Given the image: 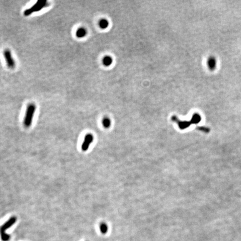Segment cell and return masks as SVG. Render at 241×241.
<instances>
[{"instance_id": "5", "label": "cell", "mask_w": 241, "mask_h": 241, "mask_svg": "<svg viewBox=\"0 0 241 241\" xmlns=\"http://www.w3.org/2000/svg\"><path fill=\"white\" fill-rule=\"evenodd\" d=\"M93 136L91 133H88L87 135H86L85 137H84L83 144L82 145V149L83 151H86L87 150H88L89 146H90L91 143L93 142Z\"/></svg>"}, {"instance_id": "13", "label": "cell", "mask_w": 241, "mask_h": 241, "mask_svg": "<svg viewBox=\"0 0 241 241\" xmlns=\"http://www.w3.org/2000/svg\"><path fill=\"white\" fill-rule=\"evenodd\" d=\"M108 227L105 223H102L100 225V230L101 233L103 234H106L108 232Z\"/></svg>"}, {"instance_id": "8", "label": "cell", "mask_w": 241, "mask_h": 241, "mask_svg": "<svg viewBox=\"0 0 241 241\" xmlns=\"http://www.w3.org/2000/svg\"><path fill=\"white\" fill-rule=\"evenodd\" d=\"M87 33L88 32L87 29L82 27V28H79V29H77L75 33V35L77 38H83L86 36Z\"/></svg>"}, {"instance_id": "4", "label": "cell", "mask_w": 241, "mask_h": 241, "mask_svg": "<svg viewBox=\"0 0 241 241\" xmlns=\"http://www.w3.org/2000/svg\"><path fill=\"white\" fill-rule=\"evenodd\" d=\"M4 56L7 63V66L10 69H14L16 65V63L12 56V53L9 49H6L4 51Z\"/></svg>"}, {"instance_id": "10", "label": "cell", "mask_w": 241, "mask_h": 241, "mask_svg": "<svg viewBox=\"0 0 241 241\" xmlns=\"http://www.w3.org/2000/svg\"><path fill=\"white\" fill-rule=\"evenodd\" d=\"M202 120V117L200 116L199 114L198 113H195L193 115L192 118L190 120V122L192 124H194V125H197Z\"/></svg>"}, {"instance_id": "3", "label": "cell", "mask_w": 241, "mask_h": 241, "mask_svg": "<svg viewBox=\"0 0 241 241\" xmlns=\"http://www.w3.org/2000/svg\"><path fill=\"white\" fill-rule=\"evenodd\" d=\"M48 6H49V3L46 0H39V1H37L33 6L26 9L24 11V14L25 16H30L34 12L40 11Z\"/></svg>"}, {"instance_id": "11", "label": "cell", "mask_w": 241, "mask_h": 241, "mask_svg": "<svg viewBox=\"0 0 241 241\" xmlns=\"http://www.w3.org/2000/svg\"><path fill=\"white\" fill-rule=\"evenodd\" d=\"M98 24H99V28L101 29H106L107 28H108V27L109 26L110 22H109L108 20H107L106 19H102L99 20Z\"/></svg>"}, {"instance_id": "1", "label": "cell", "mask_w": 241, "mask_h": 241, "mask_svg": "<svg viewBox=\"0 0 241 241\" xmlns=\"http://www.w3.org/2000/svg\"><path fill=\"white\" fill-rule=\"evenodd\" d=\"M16 221L17 218L15 217V216H13L0 227V235H1V238L2 241H9L10 239V235L6 233V231L9 228H10L12 225H14L15 223L16 222Z\"/></svg>"}, {"instance_id": "7", "label": "cell", "mask_w": 241, "mask_h": 241, "mask_svg": "<svg viewBox=\"0 0 241 241\" xmlns=\"http://www.w3.org/2000/svg\"><path fill=\"white\" fill-rule=\"evenodd\" d=\"M207 65L209 70L213 71L215 70L217 67V60L214 56H210L209 57L207 60Z\"/></svg>"}, {"instance_id": "2", "label": "cell", "mask_w": 241, "mask_h": 241, "mask_svg": "<svg viewBox=\"0 0 241 241\" xmlns=\"http://www.w3.org/2000/svg\"><path fill=\"white\" fill-rule=\"evenodd\" d=\"M36 110V106L34 103L29 104L27 107L24 120V125L26 127L29 128L31 126Z\"/></svg>"}, {"instance_id": "9", "label": "cell", "mask_w": 241, "mask_h": 241, "mask_svg": "<svg viewBox=\"0 0 241 241\" xmlns=\"http://www.w3.org/2000/svg\"><path fill=\"white\" fill-rule=\"evenodd\" d=\"M113 63V58L110 55L104 56L102 59V64L105 66H110Z\"/></svg>"}, {"instance_id": "6", "label": "cell", "mask_w": 241, "mask_h": 241, "mask_svg": "<svg viewBox=\"0 0 241 241\" xmlns=\"http://www.w3.org/2000/svg\"><path fill=\"white\" fill-rule=\"evenodd\" d=\"M172 120L173 121H175L178 124V126L179 127V128L181 130H184V129H185L186 128H188L189 127L192 123H191L190 121H180L179 120H178V118L176 117L175 116H173Z\"/></svg>"}, {"instance_id": "12", "label": "cell", "mask_w": 241, "mask_h": 241, "mask_svg": "<svg viewBox=\"0 0 241 241\" xmlns=\"http://www.w3.org/2000/svg\"><path fill=\"white\" fill-rule=\"evenodd\" d=\"M102 125L104 127L106 128H108L110 127L111 125V120L108 117H104L103 118L102 121Z\"/></svg>"}]
</instances>
